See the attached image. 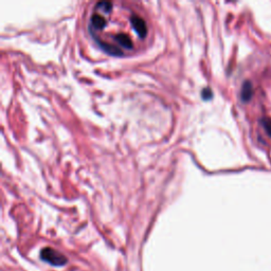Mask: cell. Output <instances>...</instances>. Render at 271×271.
<instances>
[{"mask_svg": "<svg viewBox=\"0 0 271 271\" xmlns=\"http://www.w3.org/2000/svg\"><path fill=\"white\" fill-rule=\"evenodd\" d=\"M253 96V86L250 81H245L241 90V99L244 103H248Z\"/></svg>", "mask_w": 271, "mask_h": 271, "instance_id": "3", "label": "cell"}, {"mask_svg": "<svg viewBox=\"0 0 271 271\" xmlns=\"http://www.w3.org/2000/svg\"><path fill=\"white\" fill-rule=\"evenodd\" d=\"M88 30L101 49L113 56L142 51L150 41V27L144 12L122 2H99L92 8Z\"/></svg>", "mask_w": 271, "mask_h": 271, "instance_id": "1", "label": "cell"}, {"mask_svg": "<svg viewBox=\"0 0 271 271\" xmlns=\"http://www.w3.org/2000/svg\"><path fill=\"white\" fill-rule=\"evenodd\" d=\"M262 123H263V125H264V127H265V129H266V132H267V133L269 134V136L271 137V121L265 119V120L262 121Z\"/></svg>", "mask_w": 271, "mask_h": 271, "instance_id": "4", "label": "cell"}, {"mask_svg": "<svg viewBox=\"0 0 271 271\" xmlns=\"http://www.w3.org/2000/svg\"><path fill=\"white\" fill-rule=\"evenodd\" d=\"M41 256L44 261L48 262L49 264L54 265V266H62V265L66 264V262H67V258L61 252L56 251L53 248L43 249Z\"/></svg>", "mask_w": 271, "mask_h": 271, "instance_id": "2", "label": "cell"}]
</instances>
